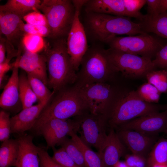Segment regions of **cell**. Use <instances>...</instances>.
Instances as JSON below:
<instances>
[{"instance_id":"cell-1","label":"cell","mask_w":167,"mask_h":167,"mask_svg":"<svg viewBox=\"0 0 167 167\" xmlns=\"http://www.w3.org/2000/svg\"><path fill=\"white\" fill-rule=\"evenodd\" d=\"M46 38L45 46L41 54L46 62L47 86L55 93L75 83L77 73L68 53L67 38Z\"/></svg>"},{"instance_id":"cell-2","label":"cell","mask_w":167,"mask_h":167,"mask_svg":"<svg viewBox=\"0 0 167 167\" xmlns=\"http://www.w3.org/2000/svg\"><path fill=\"white\" fill-rule=\"evenodd\" d=\"M84 26L87 36L93 41L105 44L118 35L147 33L139 23L124 16L86 13Z\"/></svg>"},{"instance_id":"cell-3","label":"cell","mask_w":167,"mask_h":167,"mask_svg":"<svg viewBox=\"0 0 167 167\" xmlns=\"http://www.w3.org/2000/svg\"><path fill=\"white\" fill-rule=\"evenodd\" d=\"M90 113L76 86L67 87L55 93L43 110L32 129L36 133L53 119L67 120Z\"/></svg>"},{"instance_id":"cell-4","label":"cell","mask_w":167,"mask_h":167,"mask_svg":"<svg viewBox=\"0 0 167 167\" xmlns=\"http://www.w3.org/2000/svg\"><path fill=\"white\" fill-rule=\"evenodd\" d=\"M167 109V104L162 105L143 101L136 91H123L106 116L107 126L115 129L135 118Z\"/></svg>"},{"instance_id":"cell-5","label":"cell","mask_w":167,"mask_h":167,"mask_svg":"<svg viewBox=\"0 0 167 167\" xmlns=\"http://www.w3.org/2000/svg\"><path fill=\"white\" fill-rule=\"evenodd\" d=\"M77 73L75 86L96 83H107L119 72L112 63L107 49L97 44L88 47L83 57Z\"/></svg>"},{"instance_id":"cell-6","label":"cell","mask_w":167,"mask_h":167,"mask_svg":"<svg viewBox=\"0 0 167 167\" xmlns=\"http://www.w3.org/2000/svg\"><path fill=\"white\" fill-rule=\"evenodd\" d=\"M38 10L47 19L50 31L48 38H67L75 13L72 0H41Z\"/></svg>"},{"instance_id":"cell-7","label":"cell","mask_w":167,"mask_h":167,"mask_svg":"<svg viewBox=\"0 0 167 167\" xmlns=\"http://www.w3.org/2000/svg\"><path fill=\"white\" fill-rule=\"evenodd\" d=\"M78 88L90 113L105 118L122 92L116 91L107 83H94Z\"/></svg>"},{"instance_id":"cell-8","label":"cell","mask_w":167,"mask_h":167,"mask_svg":"<svg viewBox=\"0 0 167 167\" xmlns=\"http://www.w3.org/2000/svg\"><path fill=\"white\" fill-rule=\"evenodd\" d=\"M107 50L113 64L126 78L145 77L156 69L150 58L110 48Z\"/></svg>"},{"instance_id":"cell-9","label":"cell","mask_w":167,"mask_h":167,"mask_svg":"<svg viewBox=\"0 0 167 167\" xmlns=\"http://www.w3.org/2000/svg\"><path fill=\"white\" fill-rule=\"evenodd\" d=\"M107 44L110 48L152 59L162 46L157 39L148 33L137 36H116Z\"/></svg>"},{"instance_id":"cell-10","label":"cell","mask_w":167,"mask_h":167,"mask_svg":"<svg viewBox=\"0 0 167 167\" xmlns=\"http://www.w3.org/2000/svg\"><path fill=\"white\" fill-rule=\"evenodd\" d=\"M80 124V138L88 146L101 154L107 141L106 120L102 115L88 113L75 117Z\"/></svg>"},{"instance_id":"cell-11","label":"cell","mask_w":167,"mask_h":167,"mask_svg":"<svg viewBox=\"0 0 167 167\" xmlns=\"http://www.w3.org/2000/svg\"><path fill=\"white\" fill-rule=\"evenodd\" d=\"M75 13L74 21L66 39L68 53L76 71L80 66L81 60L88 50L87 36L83 24L80 18L82 7L75 6Z\"/></svg>"},{"instance_id":"cell-12","label":"cell","mask_w":167,"mask_h":167,"mask_svg":"<svg viewBox=\"0 0 167 167\" xmlns=\"http://www.w3.org/2000/svg\"><path fill=\"white\" fill-rule=\"evenodd\" d=\"M79 129L80 124L76 118L67 120L53 119L44 124L36 133L44 138L48 149L58 145L71 132L77 133Z\"/></svg>"},{"instance_id":"cell-13","label":"cell","mask_w":167,"mask_h":167,"mask_svg":"<svg viewBox=\"0 0 167 167\" xmlns=\"http://www.w3.org/2000/svg\"><path fill=\"white\" fill-rule=\"evenodd\" d=\"M116 129L131 130L145 134L158 135L167 129V109L140 117L119 126Z\"/></svg>"},{"instance_id":"cell-14","label":"cell","mask_w":167,"mask_h":167,"mask_svg":"<svg viewBox=\"0 0 167 167\" xmlns=\"http://www.w3.org/2000/svg\"><path fill=\"white\" fill-rule=\"evenodd\" d=\"M120 139L132 153L148 159L158 135H150L135 130L115 129Z\"/></svg>"},{"instance_id":"cell-15","label":"cell","mask_w":167,"mask_h":167,"mask_svg":"<svg viewBox=\"0 0 167 167\" xmlns=\"http://www.w3.org/2000/svg\"><path fill=\"white\" fill-rule=\"evenodd\" d=\"M23 52L22 55L21 52H18L14 65L21 68L27 75L40 79L47 86L48 74L44 56L41 54L29 52L24 48Z\"/></svg>"},{"instance_id":"cell-16","label":"cell","mask_w":167,"mask_h":167,"mask_svg":"<svg viewBox=\"0 0 167 167\" xmlns=\"http://www.w3.org/2000/svg\"><path fill=\"white\" fill-rule=\"evenodd\" d=\"M19 69L14 64L11 76L0 97L1 108L9 113L14 112L16 114L23 109L19 94Z\"/></svg>"},{"instance_id":"cell-17","label":"cell","mask_w":167,"mask_h":167,"mask_svg":"<svg viewBox=\"0 0 167 167\" xmlns=\"http://www.w3.org/2000/svg\"><path fill=\"white\" fill-rule=\"evenodd\" d=\"M22 109L11 118V134L20 135L32 129L43 109L52 98Z\"/></svg>"},{"instance_id":"cell-18","label":"cell","mask_w":167,"mask_h":167,"mask_svg":"<svg viewBox=\"0 0 167 167\" xmlns=\"http://www.w3.org/2000/svg\"><path fill=\"white\" fill-rule=\"evenodd\" d=\"M23 17L8 12L0 11V35L6 39L17 49L26 34L22 29Z\"/></svg>"},{"instance_id":"cell-19","label":"cell","mask_w":167,"mask_h":167,"mask_svg":"<svg viewBox=\"0 0 167 167\" xmlns=\"http://www.w3.org/2000/svg\"><path fill=\"white\" fill-rule=\"evenodd\" d=\"M17 138L19 150L15 167H40L39 147L33 142V136L26 134Z\"/></svg>"},{"instance_id":"cell-20","label":"cell","mask_w":167,"mask_h":167,"mask_svg":"<svg viewBox=\"0 0 167 167\" xmlns=\"http://www.w3.org/2000/svg\"><path fill=\"white\" fill-rule=\"evenodd\" d=\"M126 147L121 141L115 130L109 128L105 147L100 154L105 167H113L125 156Z\"/></svg>"},{"instance_id":"cell-21","label":"cell","mask_w":167,"mask_h":167,"mask_svg":"<svg viewBox=\"0 0 167 167\" xmlns=\"http://www.w3.org/2000/svg\"><path fill=\"white\" fill-rule=\"evenodd\" d=\"M84 6L86 13L126 16L123 0H87Z\"/></svg>"},{"instance_id":"cell-22","label":"cell","mask_w":167,"mask_h":167,"mask_svg":"<svg viewBox=\"0 0 167 167\" xmlns=\"http://www.w3.org/2000/svg\"><path fill=\"white\" fill-rule=\"evenodd\" d=\"M139 23L146 33H152L167 39V12L153 16L146 15Z\"/></svg>"},{"instance_id":"cell-23","label":"cell","mask_w":167,"mask_h":167,"mask_svg":"<svg viewBox=\"0 0 167 167\" xmlns=\"http://www.w3.org/2000/svg\"><path fill=\"white\" fill-rule=\"evenodd\" d=\"M40 0H8L0 5V11L8 12L22 17L32 11H39Z\"/></svg>"},{"instance_id":"cell-24","label":"cell","mask_w":167,"mask_h":167,"mask_svg":"<svg viewBox=\"0 0 167 167\" xmlns=\"http://www.w3.org/2000/svg\"><path fill=\"white\" fill-rule=\"evenodd\" d=\"M19 150L17 139H9L2 142L0 148V167L15 166Z\"/></svg>"},{"instance_id":"cell-25","label":"cell","mask_w":167,"mask_h":167,"mask_svg":"<svg viewBox=\"0 0 167 167\" xmlns=\"http://www.w3.org/2000/svg\"><path fill=\"white\" fill-rule=\"evenodd\" d=\"M77 133L72 131L69 135L77 144L81 150L85 163L86 167H105L100 154L93 151L85 143Z\"/></svg>"},{"instance_id":"cell-26","label":"cell","mask_w":167,"mask_h":167,"mask_svg":"<svg viewBox=\"0 0 167 167\" xmlns=\"http://www.w3.org/2000/svg\"><path fill=\"white\" fill-rule=\"evenodd\" d=\"M19 87L23 109L34 105L37 99L29 84L27 73L23 70L19 74Z\"/></svg>"},{"instance_id":"cell-27","label":"cell","mask_w":167,"mask_h":167,"mask_svg":"<svg viewBox=\"0 0 167 167\" xmlns=\"http://www.w3.org/2000/svg\"><path fill=\"white\" fill-rule=\"evenodd\" d=\"M149 167L156 164H167V139H159L148 158Z\"/></svg>"},{"instance_id":"cell-28","label":"cell","mask_w":167,"mask_h":167,"mask_svg":"<svg viewBox=\"0 0 167 167\" xmlns=\"http://www.w3.org/2000/svg\"><path fill=\"white\" fill-rule=\"evenodd\" d=\"M27 75L29 84L38 102L44 101L53 96L54 92L50 91L43 81L33 76Z\"/></svg>"},{"instance_id":"cell-29","label":"cell","mask_w":167,"mask_h":167,"mask_svg":"<svg viewBox=\"0 0 167 167\" xmlns=\"http://www.w3.org/2000/svg\"><path fill=\"white\" fill-rule=\"evenodd\" d=\"M58 145L64 149L78 166L86 167L82 153L79 147L71 138L66 137Z\"/></svg>"},{"instance_id":"cell-30","label":"cell","mask_w":167,"mask_h":167,"mask_svg":"<svg viewBox=\"0 0 167 167\" xmlns=\"http://www.w3.org/2000/svg\"><path fill=\"white\" fill-rule=\"evenodd\" d=\"M147 82L152 85L161 93L167 92V70H155L145 76Z\"/></svg>"},{"instance_id":"cell-31","label":"cell","mask_w":167,"mask_h":167,"mask_svg":"<svg viewBox=\"0 0 167 167\" xmlns=\"http://www.w3.org/2000/svg\"><path fill=\"white\" fill-rule=\"evenodd\" d=\"M23 48L28 51L39 53L43 50L45 45V39L41 36L25 34L21 42Z\"/></svg>"},{"instance_id":"cell-32","label":"cell","mask_w":167,"mask_h":167,"mask_svg":"<svg viewBox=\"0 0 167 167\" xmlns=\"http://www.w3.org/2000/svg\"><path fill=\"white\" fill-rule=\"evenodd\" d=\"M136 91L143 100L151 103L157 104L161 94L155 87L148 82L141 85Z\"/></svg>"},{"instance_id":"cell-33","label":"cell","mask_w":167,"mask_h":167,"mask_svg":"<svg viewBox=\"0 0 167 167\" xmlns=\"http://www.w3.org/2000/svg\"><path fill=\"white\" fill-rule=\"evenodd\" d=\"M124 6L126 16L132 17L141 21L145 15L140 12L141 8L146 3V0H123Z\"/></svg>"},{"instance_id":"cell-34","label":"cell","mask_w":167,"mask_h":167,"mask_svg":"<svg viewBox=\"0 0 167 167\" xmlns=\"http://www.w3.org/2000/svg\"><path fill=\"white\" fill-rule=\"evenodd\" d=\"M11 134L10 113L3 109L0 112V141L3 142L9 139Z\"/></svg>"},{"instance_id":"cell-35","label":"cell","mask_w":167,"mask_h":167,"mask_svg":"<svg viewBox=\"0 0 167 167\" xmlns=\"http://www.w3.org/2000/svg\"><path fill=\"white\" fill-rule=\"evenodd\" d=\"M52 149L53 151L52 159L62 167H79L62 148L56 149L54 147Z\"/></svg>"},{"instance_id":"cell-36","label":"cell","mask_w":167,"mask_h":167,"mask_svg":"<svg viewBox=\"0 0 167 167\" xmlns=\"http://www.w3.org/2000/svg\"><path fill=\"white\" fill-rule=\"evenodd\" d=\"M21 28L26 34L38 35L44 38H49L50 35V30L47 26L34 25L23 22Z\"/></svg>"},{"instance_id":"cell-37","label":"cell","mask_w":167,"mask_h":167,"mask_svg":"<svg viewBox=\"0 0 167 167\" xmlns=\"http://www.w3.org/2000/svg\"><path fill=\"white\" fill-rule=\"evenodd\" d=\"M23 20L28 24L48 27L46 17L39 11H34L28 13L23 17Z\"/></svg>"},{"instance_id":"cell-38","label":"cell","mask_w":167,"mask_h":167,"mask_svg":"<svg viewBox=\"0 0 167 167\" xmlns=\"http://www.w3.org/2000/svg\"><path fill=\"white\" fill-rule=\"evenodd\" d=\"M152 61L156 68L167 70V44L161 46Z\"/></svg>"},{"instance_id":"cell-39","label":"cell","mask_w":167,"mask_h":167,"mask_svg":"<svg viewBox=\"0 0 167 167\" xmlns=\"http://www.w3.org/2000/svg\"><path fill=\"white\" fill-rule=\"evenodd\" d=\"M124 161L129 167H149L147 158L132 153L125 155Z\"/></svg>"},{"instance_id":"cell-40","label":"cell","mask_w":167,"mask_h":167,"mask_svg":"<svg viewBox=\"0 0 167 167\" xmlns=\"http://www.w3.org/2000/svg\"><path fill=\"white\" fill-rule=\"evenodd\" d=\"M38 154L40 167H62L52 159L43 147H39Z\"/></svg>"},{"instance_id":"cell-41","label":"cell","mask_w":167,"mask_h":167,"mask_svg":"<svg viewBox=\"0 0 167 167\" xmlns=\"http://www.w3.org/2000/svg\"><path fill=\"white\" fill-rule=\"evenodd\" d=\"M160 0H146L147 14L148 16H153L159 14Z\"/></svg>"},{"instance_id":"cell-42","label":"cell","mask_w":167,"mask_h":167,"mask_svg":"<svg viewBox=\"0 0 167 167\" xmlns=\"http://www.w3.org/2000/svg\"><path fill=\"white\" fill-rule=\"evenodd\" d=\"M14 66V63L10 64V62L5 61L0 63V85L1 86L4 77L6 73Z\"/></svg>"},{"instance_id":"cell-43","label":"cell","mask_w":167,"mask_h":167,"mask_svg":"<svg viewBox=\"0 0 167 167\" xmlns=\"http://www.w3.org/2000/svg\"><path fill=\"white\" fill-rule=\"evenodd\" d=\"M6 38L2 35L0 36V63L5 61L6 59Z\"/></svg>"},{"instance_id":"cell-44","label":"cell","mask_w":167,"mask_h":167,"mask_svg":"<svg viewBox=\"0 0 167 167\" xmlns=\"http://www.w3.org/2000/svg\"><path fill=\"white\" fill-rule=\"evenodd\" d=\"M167 12V0H160L159 14Z\"/></svg>"},{"instance_id":"cell-45","label":"cell","mask_w":167,"mask_h":167,"mask_svg":"<svg viewBox=\"0 0 167 167\" xmlns=\"http://www.w3.org/2000/svg\"><path fill=\"white\" fill-rule=\"evenodd\" d=\"M113 167H129L125 161H120L118 162Z\"/></svg>"},{"instance_id":"cell-46","label":"cell","mask_w":167,"mask_h":167,"mask_svg":"<svg viewBox=\"0 0 167 167\" xmlns=\"http://www.w3.org/2000/svg\"><path fill=\"white\" fill-rule=\"evenodd\" d=\"M151 167H167V164H156L153 165Z\"/></svg>"},{"instance_id":"cell-47","label":"cell","mask_w":167,"mask_h":167,"mask_svg":"<svg viewBox=\"0 0 167 167\" xmlns=\"http://www.w3.org/2000/svg\"><path fill=\"white\" fill-rule=\"evenodd\" d=\"M165 133L167 134V129L166 131L165 132Z\"/></svg>"}]
</instances>
